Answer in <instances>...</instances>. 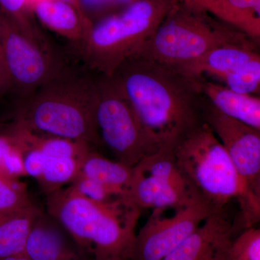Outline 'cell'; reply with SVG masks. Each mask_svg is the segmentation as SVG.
Here are the masks:
<instances>
[{
	"label": "cell",
	"instance_id": "1",
	"mask_svg": "<svg viewBox=\"0 0 260 260\" xmlns=\"http://www.w3.org/2000/svg\"><path fill=\"white\" fill-rule=\"evenodd\" d=\"M114 75L142 124L161 150H172L204 122V95L198 78L186 76L169 65L135 56L124 61Z\"/></svg>",
	"mask_w": 260,
	"mask_h": 260
},
{
	"label": "cell",
	"instance_id": "2",
	"mask_svg": "<svg viewBox=\"0 0 260 260\" xmlns=\"http://www.w3.org/2000/svg\"><path fill=\"white\" fill-rule=\"evenodd\" d=\"M46 212L57 220L93 260H132L141 210L125 198L97 203L71 186L47 195Z\"/></svg>",
	"mask_w": 260,
	"mask_h": 260
},
{
	"label": "cell",
	"instance_id": "3",
	"mask_svg": "<svg viewBox=\"0 0 260 260\" xmlns=\"http://www.w3.org/2000/svg\"><path fill=\"white\" fill-rule=\"evenodd\" d=\"M97 96V78L65 66L21 103L15 124L90 147L102 144L95 120Z\"/></svg>",
	"mask_w": 260,
	"mask_h": 260
},
{
	"label": "cell",
	"instance_id": "4",
	"mask_svg": "<svg viewBox=\"0 0 260 260\" xmlns=\"http://www.w3.org/2000/svg\"><path fill=\"white\" fill-rule=\"evenodd\" d=\"M172 153L191 186L214 209H223L236 199L240 204L246 229L259 221L260 197L249 189L205 121L179 140Z\"/></svg>",
	"mask_w": 260,
	"mask_h": 260
},
{
	"label": "cell",
	"instance_id": "5",
	"mask_svg": "<svg viewBox=\"0 0 260 260\" xmlns=\"http://www.w3.org/2000/svg\"><path fill=\"white\" fill-rule=\"evenodd\" d=\"M167 10L162 0H135L122 11L90 23L80 48L85 63L112 76L151 37Z\"/></svg>",
	"mask_w": 260,
	"mask_h": 260
},
{
	"label": "cell",
	"instance_id": "6",
	"mask_svg": "<svg viewBox=\"0 0 260 260\" xmlns=\"http://www.w3.org/2000/svg\"><path fill=\"white\" fill-rule=\"evenodd\" d=\"M162 20L131 57L150 59L177 68L212 49L229 45L258 44L240 30L210 23L186 12Z\"/></svg>",
	"mask_w": 260,
	"mask_h": 260
},
{
	"label": "cell",
	"instance_id": "7",
	"mask_svg": "<svg viewBox=\"0 0 260 260\" xmlns=\"http://www.w3.org/2000/svg\"><path fill=\"white\" fill-rule=\"evenodd\" d=\"M97 88L98 131L116 160L133 169L161 150L142 124L115 75H99Z\"/></svg>",
	"mask_w": 260,
	"mask_h": 260
},
{
	"label": "cell",
	"instance_id": "8",
	"mask_svg": "<svg viewBox=\"0 0 260 260\" xmlns=\"http://www.w3.org/2000/svg\"><path fill=\"white\" fill-rule=\"evenodd\" d=\"M0 47L10 88L16 90L22 102L66 66L48 44L28 37L4 13H0Z\"/></svg>",
	"mask_w": 260,
	"mask_h": 260
},
{
	"label": "cell",
	"instance_id": "9",
	"mask_svg": "<svg viewBox=\"0 0 260 260\" xmlns=\"http://www.w3.org/2000/svg\"><path fill=\"white\" fill-rule=\"evenodd\" d=\"M125 198L140 210L179 208L203 200L169 150H160L133 168Z\"/></svg>",
	"mask_w": 260,
	"mask_h": 260
},
{
	"label": "cell",
	"instance_id": "10",
	"mask_svg": "<svg viewBox=\"0 0 260 260\" xmlns=\"http://www.w3.org/2000/svg\"><path fill=\"white\" fill-rule=\"evenodd\" d=\"M153 210L135 236L132 260H162L218 210L203 200L179 208Z\"/></svg>",
	"mask_w": 260,
	"mask_h": 260
},
{
	"label": "cell",
	"instance_id": "11",
	"mask_svg": "<svg viewBox=\"0 0 260 260\" xmlns=\"http://www.w3.org/2000/svg\"><path fill=\"white\" fill-rule=\"evenodd\" d=\"M203 118L249 189L260 197V130L222 114L205 96Z\"/></svg>",
	"mask_w": 260,
	"mask_h": 260
},
{
	"label": "cell",
	"instance_id": "12",
	"mask_svg": "<svg viewBox=\"0 0 260 260\" xmlns=\"http://www.w3.org/2000/svg\"><path fill=\"white\" fill-rule=\"evenodd\" d=\"M233 233L225 208L218 210L162 260H232Z\"/></svg>",
	"mask_w": 260,
	"mask_h": 260
},
{
	"label": "cell",
	"instance_id": "13",
	"mask_svg": "<svg viewBox=\"0 0 260 260\" xmlns=\"http://www.w3.org/2000/svg\"><path fill=\"white\" fill-rule=\"evenodd\" d=\"M24 254L29 260L90 259L71 234L44 210L32 225Z\"/></svg>",
	"mask_w": 260,
	"mask_h": 260
},
{
	"label": "cell",
	"instance_id": "14",
	"mask_svg": "<svg viewBox=\"0 0 260 260\" xmlns=\"http://www.w3.org/2000/svg\"><path fill=\"white\" fill-rule=\"evenodd\" d=\"M257 47L258 44L222 46L208 51L194 60L174 68L191 78H205V76H209L221 80L225 75L259 59Z\"/></svg>",
	"mask_w": 260,
	"mask_h": 260
},
{
	"label": "cell",
	"instance_id": "15",
	"mask_svg": "<svg viewBox=\"0 0 260 260\" xmlns=\"http://www.w3.org/2000/svg\"><path fill=\"white\" fill-rule=\"evenodd\" d=\"M201 93L219 112L260 130V99L234 91L225 85L198 78Z\"/></svg>",
	"mask_w": 260,
	"mask_h": 260
},
{
	"label": "cell",
	"instance_id": "16",
	"mask_svg": "<svg viewBox=\"0 0 260 260\" xmlns=\"http://www.w3.org/2000/svg\"><path fill=\"white\" fill-rule=\"evenodd\" d=\"M37 18L53 31L80 49L89 23L81 10L63 0H37L34 5Z\"/></svg>",
	"mask_w": 260,
	"mask_h": 260
},
{
	"label": "cell",
	"instance_id": "17",
	"mask_svg": "<svg viewBox=\"0 0 260 260\" xmlns=\"http://www.w3.org/2000/svg\"><path fill=\"white\" fill-rule=\"evenodd\" d=\"M42 210L32 203L0 211V259L23 254L32 225Z\"/></svg>",
	"mask_w": 260,
	"mask_h": 260
},
{
	"label": "cell",
	"instance_id": "18",
	"mask_svg": "<svg viewBox=\"0 0 260 260\" xmlns=\"http://www.w3.org/2000/svg\"><path fill=\"white\" fill-rule=\"evenodd\" d=\"M133 171L125 164L105 158L91 149L83 159L79 176L99 181L125 197Z\"/></svg>",
	"mask_w": 260,
	"mask_h": 260
},
{
	"label": "cell",
	"instance_id": "19",
	"mask_svg": "<svg viewBox=\"0 0 260 260\" xmlns=\"http://www.w3.org/2000/svg\"><path fill=\"white\" fill-rule=\"evenodd\" d=\"M83 159L46 156L42 177L38 180L44 192L48 195L70 185L79 176Z\"/></svg>",
	"mask_w": 260,
	"mask_h": 260
},
{
	"label": "cell",
	"instance_id": "20",
	"mask_svg": "<svg viewBox=\"0 0 260 260\" xmlns=\"http://www.w3.org/2000/svg\"><path fill=\"white\" fill-rule=\"evenodd\" d=\"M29 131V130H28ZM32 139L47 157H72L83 159L91 150V147L83 142L43 135L30 132Z\"/></svg>",
	"mask_w": 260,
	"mask_h": 260
},
{
	"label": "cell",
	"instance_id": "21",
	"mask_svg": "<svg viewBox=\"0 0 260 260\" xmlns=\"http://www.w3.org/2000/svg\"><path fill=\"white\" fill-rule=\"evenodd\" d=\"M221 81L237 93L257 95L260 88V58L225 75Z\"/></svg>",
	"mask_w": 260,
	"mask_h": 260
},
{
	"label": "cell",
	"instance_id": "22",
	"mask_svg": "<svg viewBox=\"0 0 260 260\" xmlns=\"http://www.w3.org/2000/svg\"><path fill=\"white\" fill-rule=\"evenodd\" d=\"M32 203L24 183L0 174V211L18 209Z\"/></svg>",
	"mask_w": 260,
	"mask_h": 260
},
{
	"label": "cell",
	"instance_id": "23",
	"mask_svg": "<svg viewBox=\"0 0 260 260\" xmlns=\"http://www.w3.org/2000/svg\"><path fill=\"white\" fill-rule=\"evenodd\" d=\"M28 0H0L4 14L14 21L28 37L42 44H47L42 34L36 28L27 14Z\"/></svg>",
	"mask_w": 260,
	"mask_h": 260
},
{
	"label": "cell",
	"instance_id": "24",
	"mask_svg": "<svg viewBox=\"0 0 260 260\" xmlns=\"http://www.w3.org/2000/svg\"><path fill=\"white\" fill-rule=\"evenodd\" d=\"M230 256L232 260H260L259 229L248 228L233 240Z\"/></svg>",
	"mask_w": 260,
	"mask_h": 260
},
{
	"label": "cell",
	"instance_id": "25",
	"mask_svg": "<svg viewBox=\"0 0 260 260\" xmlns=\"http://www.w3.org/2000/svg\"><path fill=\"white\" fill-rule=\"evenodd\" d=\"M70 186L78 194L97 203H107L119 198H125L124 195L108 187L102 183L83 176H78Z\"/></svg>",
	"mask_w": 260,
	"mask_h": 260
},
{
	"label": "cell",
	"instance_id": "26",
	"mask_svg": "<svg viewBox=\"0 0 260 260\" xmlns=\"http://www.w3.org/2000/svg\"><path fill=\"white\" fill-rule=\"evenodd\" d=\"M85 9L99 11L116 5H129L135 0H78Z\"/></svg>",
	"mask_w": 260,
	"mask_h": 260
},
{
	"label": "cell",
	"instance_id": "27",
	"mask_svg": "<svg viewBox=\"0 0 260 260\" xmlns=\"http://www.w3.org/2000/svg\"><path fill=\"white\" fill-rule=\"evenodd\" d=\"M225 1L235 9L254 12L260 16V0H225Z\"/></svg>",
	"mask_w": 260,
	"mask_h": 260
},
{
	"label": "cell",
	"instance_id": "28",
	"mask_svg": "<svg viewBox=\"0 0 260 260\" xmlns=\"http://www.w3.org/2000/svg\"><path fill=\"white\" fill-rule=\"evenodd\" d=\"M8 89H10L9 78L5 69L1 47H0V91L8 90Z\"/></svg>",
	"mask_w": 260,
	"mask_h": 260
},
{
	"label": "cell",
	"instance_id": "29",
	"mask_svg": "<svg viewBox=\"0 0 260 260\" xmlns=\"http://www.w3.org/2000/svg\"><path fill=\"white\" fill-rule=\"evenodd\" d=\"M0 260H29V259L23 253V254H18V255L8 256V257L3 258V259H0Z\"/></svg>",
	"mask_w": 260,
	"mask_h": 260
},
{
	"label": "cell",
	"instance_id": "30",
	"mask_svg": "<svg viewBox=\"0 0 260 260\" xmlns=\"http://www.w3.org/2000/svg\"><path fill=\"white\" fill-rule=\"evenodd\" d=\"M63 1L68 2V3H71V4L74 5L77 8H79L80 10V6L79 3H78V0H63Z\"/></svg>",
	"mask_w": 260,
	"mask_h": 260
},
{
	"label": "cell",
	"instance_id": "31",
	"mask_svg": "<svg viewBox=\"0 0 260 260\" xmlns=\"http://www.w3.org/2000/svg\"><path fill=\"white\" fill-rule=\"evenodd\" d=\"M89 260H93V259H89Z\"/></svg>",
	"mask_w": 260,
	"mask_h": 260
}]
</instances>
